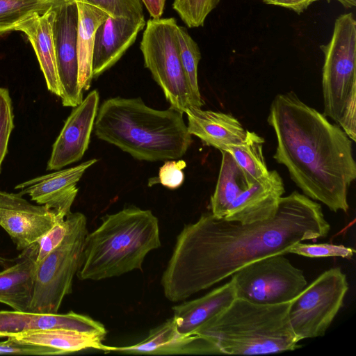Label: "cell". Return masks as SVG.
I'll use <instances>...</instances> for the list:
<instances>
[{"mask_svg": "<svg viewBox=\"0 0 356 356\" xmlns=\"http://www.w3.org/2000/svg\"><path fill=\"white\" fill-rule=\"evenodd\" d=\"M141 1L153 19H159L161 17L165 0H141Z\"/></svg>", "mask_w": 356, "mask_h": 356, "instance_id": "cell-37", "label": "cell"}, {"mask_svg": "<svg viewBox=\"0 0 356 356\" xmlns=\"http://www.w3.org/2000/svg\"><path fill=\"white\" fill-rule=\"evenodd\" d=\"M37 254L35 242L22 251L15 264L0 271V302L13 310L29 311L33 294Z\"/></svg>", "mask_w": 356, "mask_h": 356, "instance_id": "cell-22", "label": "cell"}, {"mask_svg": "<svg viewBox=\"0 0 356 356\" xmlns=\"http://www.w3.org/2000/svg\"><path fill=\"white\" fill-rule=\"evenodd\" d=\"M13 126L11 98L6 88H0V169L7 153Z\"/></svg>", "mask_w": 356, "mask_h": 356, "instance_id": "cell-33", "label": "cell"}, {"mask_svg": "<svg viewBox=\"0 0 356 356\" xmlns=\"http://www.w3.org/2000/svg\"><path fill=\"white\" fill-rule=\"evenodd\" d=\"M97 160L92 159L81 164L65 170H57L17 185L23 195L28 194L39 204L55 209L74 202L77 193V182L86 170Z\"/></svg>", "mask_w": 356, "mask_h": 356, "instance_id": "cell-18", "label": "cell"}, {"mask_svg": "<svg viewBox=\"0 0 356 356\" xmlns=\"http://www.w3.org/2000/svg\"><path fill=\"white\" fill-rule=\"evenodd\" d=\"M60 220L46 205L33 204L20 193L0 191V226L18 250L27 249Z\"/></svg>", "mask_w": 356, "mask_h": 356, "instance_id": "cell-12", "label": "cell"}, {"mask_svg": "<svg viewBox=\"0 0 356 356\" xmlns=\"http://www.w3.org/2000/svg\"><path fill=\"white\" fill-rule=\"evenodd\" d=\"M176 20L172 17L149 19L140 48L145 67L162 89L170 107L184 113L191 106L200 107L183 69Z\"/></svg>", "mask_w": 356, "mask_h": 356, "instance_id": "cell-8", "label": "cell"}, {"mask_svg": "<svg viewBox=\"0 0 356 356\" xmlns=\"http://www.w3.org/2000/svg\"><path fill=\"white\" fill-rule=\"evenodd\" d=\"M66 220L67 230L63 241L36 263L29 312L57 314L64 298L72 293L73 278L79 268L88 232L83 213L71 212Z\"/></svg>", "mask_w": 356, "mask_h": 356, "instance_id": "cell-7", "label": "cell"}, {"mask_svg": "<svg viewBox=\"0 0 356 356\" xmlns=\"http://www.w3.org/2000/svg\"><path fill=\"white\" fill-rule=\"evenodd\" d=\"M67 230L66 218L57 222L56 225L38 241L36 263L40 261L63 241Z\"/></svg>", "mask_w": 356, "mask_h": 356, "instance_id": "cell-34", "label": "cell"}, {"mask_svg": "<svg viewBox=\"0 0 356 356\" xmlns=\"http://www.w3.org/2000/svg\"><path fill=\"white\" fill-rule=\"evenodd\" d=\"M54 9L52 33L60 97L63 106L75 107L83 99V91L79 88L78 80V8L75 0H60Z\"/></svg>", "mask_w": 356, "mask_h": 356, "instance_id": "cell-11", "label": "cell"}, {"mask_svg": "<svg viewBox=\"0 0 356 356\" xmlns=\"http://www.w3.org/2000/svg\"><path fill=\"white\" fill-rule=\"evenodd\" d=\"M145 19L109 16L97 28L92 54V76L110 69L135 42Z\"/></svg>", "mask_w": 356, "mask_h": 356, "instance_id": "cell-17", "label": "cell"}, {"mask_svg": "<svg viewBox=\"0 0 356 356\" xmlns=\"http://www.w3.org/2000/svg\"><path fill=\"white\" fill-rule=\"evenodd\" d=\"M186 165L185 161L181 159L165 161L159 169V181L171 189L179 187L184 179L182 170Z\"/></svg>", "mask_w": 356, "mask_h": 356, "instance_id": "cell-35", "label": "cell"}, {"mask_svg": "<svg viewBox=\"0 0 356 356\" xmlns=\"http://www.w3.org/2000/svg\"><path fill=\"white\" fill-rule=\"evenodd\" d=\"M264 143V139L262 137L247 130L243 142L231 146L227 150L254 182L266 177L269 173L263 154Z\"/></svg>", "mask_w": 356, "mask_h": 356, "instance_id": "cell-26", "label": "cell"}, {"mask_svg": "<svg viewBox=\"0 0 356 356\" xmlns=\"http://www.w3.org/2000/svg\"><path fill=\"white\" fill-rule=\"evenodd\" d=\"M236 298L232 279L198 298L172 307L177 331L183 336L194 335L209 321L225 310Z\"/></svg>", "mask_w": 356, "mask_h": 356, "instance_id": "cell-20", "label": "cell"}, {"mask_svg": "<svg viewBox=\"0 0 356 356\" xmlns=\"http://www.w3.org/2000/svg\"><path fill=\"white\" fill-rule=\"evenodd\" d=\"M160 245L159 220L150 210L131 207L107 214L86 237L77 277L98 281L142 270L147 254Z\"/></svg>", "mask_w": 356, "mask_h": 356, "instance_id": "cell-4", "label": "cell"}, {"mask_svg": "<svg viewBox=\"0 0 356 356\" xmlns=\"http://www.w3.org/2000/svg\"><path fill=\"white\" fill-rule=\"evenodd\" d=\"M177 37L186 77L193 95L199 107L201 108L204 105V102L200 92L197 81V66L201 58L199 47L184 27L177 25Z\"/></svg>", "mask_w": 356, "mask_h": 356, "instance_id": "cell-28", "label": "cell"}, {"mask_svg": "<svg viewBox=\"0 0 356 356\" xmlns=\"http://www.w3.org/2000/svg\"><path fill=\"white\" fill-rule=\"evenodd\" d=\"M291 302L263 305L236 298L194 335L213 343L220 355H261L294 350L300 346L289 321Z\"/></svg>", "mask_w": 356, "mask_h": 356, "instance_id": "cell-5", "label": "cell"}, {"mask_svg": "<svg viewBox=\"0 0 356 356\" xmlns=\"http://www.w3.org/2000/svg\"><path fill=\"white\" fill-rule=\"evenodd\" d=\"M54 6L44 14L35 13L29 17L19 23L15 31H22L27 36L35 53L48 90L60 97V86L52 33Z\"/></svg>", "mask_w": 356, "mask_h": 356, "instance_id": "cell-21", "label": "cell"}, {"mask_svg": "<svg viewBox=\"0 0 356 356\" xmlns=\"http://www.w3.org/2000/svg\"><path fill=\"white\" fill-rule=\"evenodd\" d=\"M53 329L71 330L104 336L107 333L100 322L72 311L63 314L0 311V337Z\"/></svg>", "mask_w": 356, "mask_h": 356, "instance_id": "cell-14", "label": "cell"}, {"mask_svg": "<svg viewBox=\"0 0 356 356\" xmlns=\"http://www.w3.org/2000/svg\"><path fill=\"white\" fill-rule=\"evenodd\" d=\"M60 0H0V33L15 31L33 15L44 14Z\"/></svg>", "mask_w": 356, "mask_h": 356, "instance_id": "cell-27", "label": "cell"}, {"mask_svg": "<svg viewBox=\"0 0 356 356\" xmlns=\"http://www.w3.org/2000/svg\"><path fill=\"white\" fill-rule=\"evenodd\" d=\"M319 0H262L266 4L291 9L298 14L304 12L312 3Z\"/></svg>", "mask_w": 356, "mask_h": 356, "instance_id": "cell-36", "label": "cell"}, {"mask_svg": "<svg viewBox=\"0 0 356 356\" xmlns=\"http://www.w3.org/2000/svg\"><path fill=\"white\" fill-rule=\"evenodd\" d=\"M183 114L151 108L140 97H113L98 108L95 134L138 160H178L193 143Z\"/></svg>", "mask_w": 356, "mask_h": 356, "instance_id": "cell-3", "label": "cell"}, {"mask_svg": "<svg viewBox=\"0 0 356 356\" xmlns=\"http://www.w3.org/2000/svg\"><path fill=\"white\" fill-rule=\"evenodd\" d=\"M99 101V92L94 90L74 107L53 145L48 170H59L83 157L94 128Z\"/></svg>", "mask_w": 356, "mask_h": 356, "instance_id": "cell-13", "label": "cell"}, {"mask_svg": "<svg viewBox=\"0 0 356 356\" xmlns=\"http://www.w3.org/2000/svg\"><path fill=\"white\" fill-rule=\"evenodd\" d=\"M330 229L320 204L293 191L282 197L275 216L251 224L219 218L211 212L184 226L161 277L164 296L186 300L294 244L326 236Z\"/></svg>", "mask_w": 356, "mask_h": 356, "instance_id": "cell-1", "label": "cell"}, {"mask_svg": "<svg viewBox=\"0 0 356 356\" xmlns=\"http://www.w3.org/2000/svg\"><path fill=\"white\" fill-rule=\"evenodd\" d=\"M76 2L79 12L78 80L79 88L83 91L90 88L93 79L92 54L96 31L110 15L95 6L83 1Z\"/></svg>", "mask_w": 356, "mask_h": 356, "instance_id": "cell-23", "label": "cell"}, {"mask_svg": "<svg viewBox=\"0 0 356 356\" xmlns=\"http://www.w3.org/2000/svg\"><path fill=\"white\" fill-rule=\"evenodd\" d=\"M185 113L191 135L220 151L240 145L245 138L247 130L230 114L195 106L189 108Z\"/></svg>", "mask_w": 356, "mask_h": 356, "instance_id": "cell-19", "label": "cell"}, {"mask_svg": "<svg viewBox=\"0 0 356 356\" xmlns=\"http://www.w3.org/2000/svg\"><path fill=\"white\" fill-rule=\"evenodd\" d=\"M146 355H220L218 348L197 336H183L176 330L172 317L151 330L143 341L131 346H110L109 353Z\"/></svg>", "mask_w": 356, "mask_h": 356, "instance_id": "cell-16", "label": "cell"}, {"mask_svg": "<svg viewBox=\"0 0 356 356\" xmlns=\"http://www.w3.org/2000/svg\"><path fill=\"white\" fill-rule=\"evenodd\" d=\"M348 290L346 275L339 267L325 270L307 285L292 300L289 312L297 339L324 336L341 308Z\"/></svg>", "mask_w": 356, "mask_h": 356, "instance_id": "cell-9", "label": "cell"}, {"mask_svg": "<svg viewBox=\"0 0 356 356\" xmlns=\"http://www.w3.org/2000/svg\"><path fill=\"white\" fill-rule=\"evenodd\" d=\"M346 8H352L356 6V0H335Z\"/></svg>", "mask_w": 356, "mask_h": 356, "instance_id": "cell-38", "label": "cell"}, {"mask_svg": "<svg viewBox=\"0 0 356 356\" xmlns=\"http://www.w3.org/2000/svg\"><path fill=\"white\" fill-rule=\"evenodd\" d=\"M0 354L23 355H60L63 352L54 348L33 343L21 340L15 336L0 341Z\"/></svg>", "mask_w": 356, "mask_h": 356, "instance_id": "cell-32", "label": "cell"}, {"mask_svg": "<svg viewBox=\"0 0 356 356\" xmlns=\"http://www.w3.org/2000/svg\"><path fill=\"white\" fill-rule=\"evenodd\" d=\"M284 193L282 179L276 170L243 191L233 202L224 218L241 224L268 220L275 216Z\"/></svg>", "mask_w": 356, "mask_h": 356, "instance_id": "cell-15", "label": "cell"}, {"mask_svg": "<svg viewBox=\"0 0 356 356\" xmlns=\"http://www.w3.org/2000/svg\"><path fill=\"white\" fill-rule=\"evenodd\" d=\"M220 0H174L172 7L189 28L202 26Z\"/></svg>", "mask_w": 356, "mask_h": 356, "instance_id": "cell-29", "label": "cell"}, {"mask_svg": "<svg viewBox=\"0 0 356 356\" xmlns=\"http://www.w3.org/2000/svg\"><path fill=\"white\" fill-rule=\"evenodd\" d=\"M355 252V249L343 245L331 243L309 244L297 243L292 245L288 253H293L310 258L341 257L351 259Z\"/></svg>", "mask_w": 356, "mask_h": 356, "instance_id": "cell-30", "label": "cell"}, {"mask_svg": "<svg viewBox=\"0 0 356 356\" xmlns=\"http://www.w3.org/2000/svg\"><path fill=\"white\" fill-rule=\"evenodd\" d=\"M267 121L277 140L273 158L287 168L303 194L332 211L346 212L356 163L353 141L345 131L293 92L275 96Z\"/></svg>", "mask_w": 356, "mask_h": 356, "instance_id": "cell-2", "label": "cell"}, {"mask_svg": "<svg viewBox=\"0 0 356 356\" xmlns=\"http://www.w3.org/2000/svg\"><path fill=\"white\" fill-rule=\"evenodd\" d=\"M95 6L111 17L145 19L141 0H75Z\"/></svg>", "mask_w": 356, "mask_h": 356, "instance_id": "cell-31", "label": "cell"}, {"mask_svg": "<svg viewBox=\"0 0 356 356\" xmlns=\"http://www.w3.org/2000/svg\"><path fill=\"white\" fill-rule=\"evenodd\" d=\"M221 164L218 181L211 197V213L217 218H224L233 202L252 181L227 151H220Z\"/></svg>", "mask_w": 356, "mask_h": 356, "instance_id": "cell-24", "label": "cell"}, {"mask_svg": "<svg viewBox=\"0 0 356 356\" xmlns=\"http://www.w3.org/2000/svg\"><path fill=\"white\" fill-rule=\"evenodd\" d=\"M324 54L322 88L324 115L333 120L353 142L356 140V21L353 13L335 20Z\"/></svg>", "mask_w": 356, "mask_h": 356, "instance_id": "cell-6", "label": "cell"}, {"mask_svg": "<svg viewBox=\"0 0 356 356\" xmlns=\"http://www.w3.org/2000/svg\"><path fill=\"white\" fill-rule=\"evenodd\" d=\"M15 337L35 344L51 347L64 354L94 348L109 353L108 346L102 341L105 336L65 329H53L27 332Z\"/></svg>", "mask_w": 356, "mask_h": 356, "instance_id": "cell-25", "label": "cell"}, {"mask_svg": "<svg viewBox=\"0 0 356 356\" xmlns=\"http://www.w3.org/2000/svg\"><path fill=\"white\" fill-rule=\"evenodd\" d=\"M231 279L236 298L263 305L291 301L307 285L302 270L294 266L284 254L248 264L233 273Z\"/></svg>", "mask_w": 356, "mask_h": 356, "instance_id": "cell-10", "label": "cell"}]
</instances>
